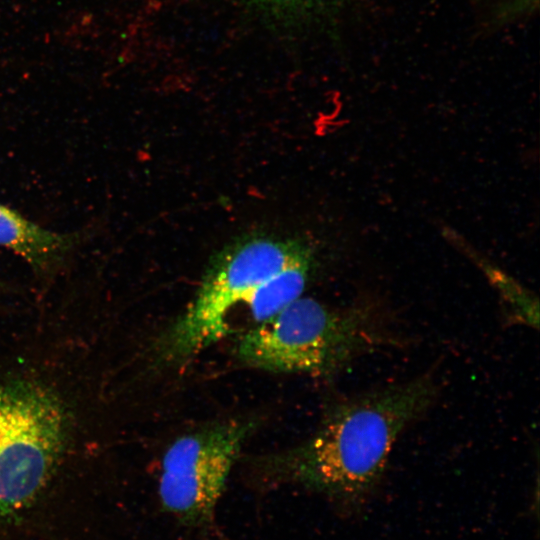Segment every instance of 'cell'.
Masks as SVG:
<instances>
[{
	"label": "cell",
	"instance_id": "8",
	"mask_svg": "<svg viewBox=\"0 0 540 540\" xmlns=\"http://www.w3.org/2000/svg\"><path fill=\"white\" fill-rule=\"evenodd\" d=\"M310 267L311 256L288 265L255 288L244 301L253 320L263 322L301 297Z\"/></svg>",
	"mask_w": 540,
	"mask_h": 540
},
{
	"label": "cell",
	"instance_id": "4",
	"mask_svg": "<svg viewBox=\"0 0 540 540\" xmlns=\"http://www.w3.org/2000/svg\"><path fill=\"white\" fill-rule=\"evenodd\" d=\"M311 256L300 245L266 238L247 241L230 251L205 276L194 301L159 337L158 359L181 364L227 333L232 308L265 280L288 265Z\"/></svg>",
	"mask_w": 540,
	"mask_h": 540
},
{
	"label": "cell",
	"instance_id": "3",
	"mask_svg": "<svg viewBox=\"0 0 540 540\" xmlns=\"http://www.w3.org/2000/svg\"><path fill=\"white\" fill-rule=\"evenodd\" d=\"M69 416L51 390L34 381L0 382V517L29 508L64 455Z\"/></svg>",
	"mask_w": 540,
	"mask_h": 540
},
{
	"label": "cell",
	"instance_id": "2",
	"mask_svg": "<svg viewBox=\"0 0 540 540\" xmlns=\"http://www.w3.org/2000/svg\"><path fill=\"white\" fill-rule=\"evenodd\" d=\"M390 337L387 318L373 301L332 308L299 297L246 331L235 352L242 363L253 368L328 376L388 344Z\"/></svg>",
	"mask_w": 540,
	"mask_h": 540
},
{
	"label": "cell",
	"instance_id": "1",
	"mask_svg": "<svg viewBox=\"0 0 540 540\" xmlns=\"http://www.w3.org/2000/svg\"><path fill=\"white\" fill-rule=\"evenodd\" d=\"M436 394L433 378L423 375L348 397L307 440L256 461L255 479L266 487L301 486L339 506L361 504L378 486L399 436Z\"/></svg>",
	"mask_w": 540,
	"mask_h": 540
},
{
	"label": "cell",
	"instance_id": "6",
	"mask_svg": "<svg viewBox=\"0 0 540 540\" xmlns=\"http://www.w3.org/2000/svg\"><path fill=\"white\" fill-rule=\"evenodd\" d=\"M77 240V234L47 230L0 204V247L19 255L37 271L59 265Z\"/></svg>",
	"mask_w": 540,
	"mask_h": 540
},
{
	"label": "cell",
	"instance_id": "5",
	"mask_svg": "<svg viewBox=\"0 0 540 540\" xmlns=\"http://www.w3.org/2000/svg\"><path fill=\"white\" fill-rule=\"evenodd\" d=\"M253 425L233 419L176 439L162 459L158 490L163 510L183 526L211 528L228 476Z\"/></svg>",
	"mask_w": 540,
	"mask_h": 540
},
{
	"label": "cell",
	"instance_id": "9",
	"mask_svg": "<svg viewBox=\"0 0 540 540\" xmlns=\"http://www.w3.org/2000/svg\"><path fill=\"white\" fill-rule=\"evenodd\" d=\"M245 4L276 19H298L315 13L330 0H242Z\"/></svg>",
	"mask_w": 540,
	"mask_h": 540
},
{
	"label": "cell",
	"instance_id": "7",
	"mask_svg": "<svg viewBox=\"0 0 540 540\" xmlns=\"http://www.w3.org/2000/svg\"><path fill=\"white\" fill-rule=\"evenodd\" d=\"M444 237L467 256L486 276L503 302L509 307L514 320L538 329L539 302L536 295L526 289L515 278L491 262L470 245L456 231L444 228Z\"/></svg>",
	"mask_w": 540,
	"mask_h": 540
}]
</instances>
